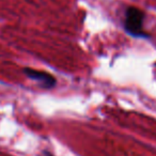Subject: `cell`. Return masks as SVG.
<instances>
[{
  "label": "cell",
  "instance_id": "obj_1",
  "mask_svg": "<svg viewBox=\"0 0 156 156\" xmlns=\"http://www.w3.org/2000/svg\"><path fill=\"white\" fill-rule=\"evenodd\" d=\"M143 20H144L143 12L135 7H130L125 12L124 28L130 35L145 37V32L143 31Z\"/></svg>",
  "mask_w": 156,
  "mask_h": 156
},
{
  "label": "cell",
  "instance_id": "obj_2",
  "mask_svg": "<svg viewBox=\"0 0 156 156\" xmlns=\"http://www.w3.org/2000/svg\"><path fill=\"white\" fill-rule=\"evenodd\" d=\"M24 73L26 74V76L28 78L41 83V86L43 88L50 89V88H54L56 86L57 80L51 74H48L43 71H37V69H25Z\"/></svg>",
  "mask_w": 156,
  "mask_h": 156
},
{
  "label": "cell",
  "instance_id": "obj_3",
  "mask_svg": "<svg viewBox=\"0 0 156 156\" xmlns=\"http://www.w3.org/2000/svg\"><path fill=\"white\" fill-rule=\"evenodd\" d=\"M39 156H54V155H52L51 153H49L48 151H43Z\"/></svg>",
  "mask_w": 156,
  "mask_h": 156
}]
</instances>
